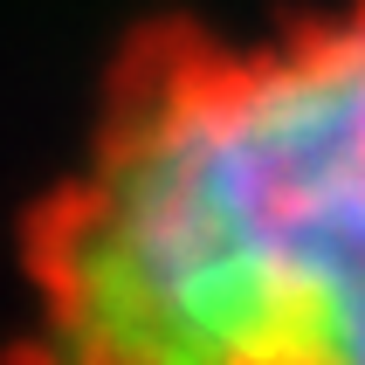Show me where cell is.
<instances>
[{"mask_svg": "<svg viewBox=\"0 0 365 365\" xmlns=\"http://www.w3.org/2000/svg\"><path fill=\"white\" fill-rule=\"evenodd\" d=\"M7 283L0 365H365V0L118 28Z\"/></svg>", "mask_w": 365, "mask_h": 365, "instance_id": "6da1fadb", "label": "cell"}]
</instances>
